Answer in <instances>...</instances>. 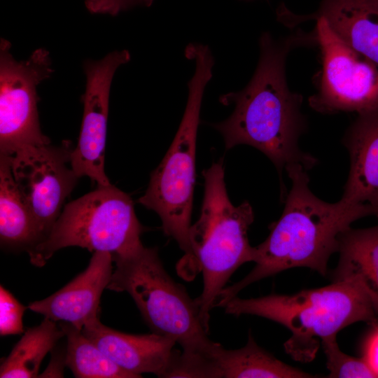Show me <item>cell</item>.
I'll return each mask as SVG.
<instances>
[{"instance_id":"obj_1","label":"cell","mask_w":378,"mask_h":378,"mask_svg":"<svg viewBox=\"0 0 378 378\" xmlns=\"http://www.w3.org/2000/svg\"><path fill=\"white\" fill-rule=\"evenodd\" d=\"M309 45L314 46L312 31L299 30L277 38L262 32L251 79L241 90L219 97L223 105H234L232 113L211 125L222 134L226 149L240 144L257 148L274 163L281 179L290 164H300L308 171L318 161L299 147L307 121L301 111L302 96L290 90L286 74L289 53Z\"/></svg>"},{"instance_id":"obj_2","label":"cell","mask_w":378,"mask_h":378,"mask_svg":"<svg viewBox=\"0 0 378 378\" xmlns=\"http://www.w3.org/2000/svg\"><path fill=\"white\" fill-rule=\"evenodd\" d=\"M291 181L280 218L273 223L266 239L254 246L251 271L242 279L226 286L215 307H221L254 282L295 267H307L326 276L330 256L338 252L340 237L351 224L378 209L342 198L329 203L317 197L309 187V178L300 164L285 169Z\"/></svg>"},{"instance_id":"obj_3","label":"cell","mask_w":378,"mask_h":378,"mask_svg":"<svg viewBox=\"0 0 378 378\" xmlns=\"http://www.w3.org/2000/svg\"><path fill=\"white\" fill-rule=\"evenodd\" d=\"M221 308L228 314L258 316L284 326L291 333L284 343L286 352L302 362L314 359L323 339L356 322H374L377 313L365 289L349 280L293 295H237Z\"/></svg>"},{"instance_id":"obj_4","label":"cell","mask_w":378,"mask_h":378,"mask_svg":"<svg viewBox=\"0 0 378 378\" xmlns=\"http://www.w3.org/2000/svg\"><path fill=\"white\" fill-rule=\"evenodd\" d=\"M204 195L199 219L189 232L190 262L202 273L203 289L195 298L202 323L209 331L210 312L220 293L241 265L253 262L254 246L248 230L254 220L253 208L245 201L232 204L226 190L221 160L202 172Z\"/></svg>"},{"instance_id":"obj_5","label":"cell","mask_w":378,"mask_h":378,"mask_svg":"<svg viewBox=\"0 0 378 378\" xmlns=\"http://www.w3.org/2000/svg\"><path fill=\"white\" fill-rule=\"evenodd\" d=\"M184 55L195 66L188 82L185 111L168 151L151 173L148 188L138 202L158 214L164 232L176 240L188 258L197 134L204 92L213 76L215 62L209 46L201 43H189Z\"/></svg>"},{"instance_id":"obj_6","label":"cell","mask_w":378,"mask_h":378,"mask_svg":"<svg viewBox=\"0 0 378 378\" xmlns=\"http://www.w3.org/2000/svg\"><path fill=\"white\" fill-rule=\"evenodd\" d=\"M112 258L107 289L127 293L153 332L171 338L186 355L216 357L223 346L209 338L195 300L167 273L156 248L142 245Z\"/></svg>"},{"instance_id":"obj_7","label":"cell","mask_w":378,"mask_h":378,"mask_svg":"<svg viewBox=\"0 0 378 378\" xmlns=\"http://www.w3.org/2000/svg\"><path fill=\"white\" fill-rule=\"evenodd\" d=\"M143 230L128 194L112 184L97 186L66 204L48 236L27 253L37 267L68 246L122 255L143 245Z\"/></svg>"},{"instance_id":"obj_8","label":"cell","mask_w":378,"mask_h":378,"mask_svg":"<svg viewBox=\"0 0 378 378\" xmlns=\"http://www.w3.org/2000/svg\"><path fill=\"white\" fill-rule=\"evenodd\" d=\"M316 21L321 69L315 76L317 91L308 99L310 107L323 114L377 109L378 66L342 41L323 18Z\"/></svg>"},{"instance_id":"obj_9","label":"cell","mask_w":378,"mask_h":378,"mask_svg":"<svg viewBox=\"0 0 378 378\" xmlns=\"http://www.w3.org/2000/svg\"><path fill=\"white\" fill-rule=\"evenodd\" d=\"M10 43L0 40V155L10 156L29 146L50 144L41 130L37 87L53 69L48 51L36 49L26 60L18 61Z\"/></svg>"},{"instance_id":"obj_10","label":"cell","mask_w":378,"mask_h":378,"mask_svg":"<svg viewBox=\"0 0 378 378\" xmlns=\"http://www.w3.org/2000/svg\"><path fill=\"white\" fill-rule=\"evenodd\" d=\"M71 152L69 142L63 141L60 146H25L8 156L13 179L34 216L41 241L50 232L78 178L68 167Z\"/></svg>"},{"instance_id":"obj_11","label":"cell","mask_w":378,"mask_h":378,"mask_svg":"<svg viewBox=\"0 0 378 378\" xmlns=\"http://www.w3.org/2000/svg\"><path fill=\"white\" fill-rule=\"evenodd\" d=\"M130 58V52L124 49L84 64L83 113L78 143L71 152L70 165L78 178L88 176L97 186L111 184L104 169L110 90L116 70Z\"/></svg>"},{"instance_id":"obj_12","label":"cell","mask_w":378,"mask_h":378,"mask_svg":"<svg viewBox=\"0 0 378 378\" xmlns=\"http://www.w3.org/2000/svg\"><path fill=\"white\" fill-rule=\"evenodd\" d=\"M113 262L111 253L94 252L83 272L52 295L31 302L28 309L44 318L68 323L82 330L99 319L100 298L110 282Z\"/></svg>"},{"instance_id":"obj_13","label":"cell","mask_w":378,"mask_h":378,"mask_svg":"<svg viewBox=\"0 0 378 378\" xmlns=\"http://www.w3.org/2000/svg\"><path fill=\"white\" fill-rule=\"evenodd\" d=\"M323 18L332 31L352 49L378 66V0H321L317 10L295 14L284 4L277 19L288 27Z\"/></svg>"},{"instance_id":"obj_14","label":"cell","mask_w":378,"mask_h":378,"mask_svg":"<svg viewBox=\"0 0 378 378\" xmlns=\"http://www.w3.org/2000/svg\"><path fill=\"white\" fill-rule=\"evenodd\" d=\"M82 332L118 366L136 377L143 373L165 377L176 352V342L171 338L155 332H122L99 319L83 327Z\"/></svg>"},{"instance_id":"obj_15","label":"cell","mask_w":378,"mask_h":378,"mask_svg":"<svg viewBox=\"0 0 378 378\" xmlns=\"http://www.w3.org/2000/svg\"><path fill=\"white\" fill-rule=\"evenodd\" d=\"M342 142L350 169L342 198L378 209V108L358 114Z\"/></svg>"},{"instance_id":"obj_16","label":"cell","mask_w":378,"mask_h":378,"mask_svg":"<svg viewBox=\"0 0 378 378\" xmlns=\"http://www.w3.org/2000/svg\"><path fill=\"white\" fill-rule=\"evenodd\" d=\"M339 261L333 281L358 282L378 313V225L349 228L340 237Z\"/></svg>"},{"instance_id":"obj_17","label":"cell","mask_w":378,"mask_h":378,"mask_svg":"<svg viewBox=\"0 0 378 378\" xmlns=\"http://www.w3.org/2000/svg\"><path fill=\"white\" fill-rule=\"evenodd\" d=\"M42 238L13 179L9 157L0 155V241L2 246L32 248Z\"/></svg>"},{"instance_id":"obj_18","label":"cell","mask_w":378,"mask_h":378,"mask_svg":"<svg viewBox=\"0 0 378 378\" xmlns=\"http://www.w3.org/2000/svg\"><path fill=\"white\" fill-rule=\"evenodd\" d=\"M219 378H312L314 374L290 366L274 357L250 333L244 346L220 350L216 358Z\"/></svg>"},{"instance_id":"obj_19","label":"cell","mask_w":378,"mask_h":378,"mask_svg":"<svg viewBox=\"0 0 378 378\" xmlns=\"http://www.w3.org/2000/svg\"><path fill=\"white\" fill-rule=\"evenodd\" d=\"M65 336L55 321L47 318L37 326L27 329L0 366L1 378L38 377L40 365L57 342Z\"/></svg>"},{"instance_id":"obj_20","label":"cell","mask_w":378,"mask_h":378,"mask_svg":"<svg viewBox=\"0 0 378 378\" xmlns=\"http://www.w3.org/2000/svg\"><path fill=\"white\" fill-rule=\"evenodd\" d=\"M67 339L66 365L79 378H137L111 360L82 330L60 322Z\"/></svg>"},{"instance_id":"obj_21","label":"cell","mask_w":378,"mask_h":378,"mask_svg":"<svg viewBox=\"0 0 378 378\" xmlns=\"http://www.w3.org/2000/svg\"><path fill=\"white\" fill-rule=\"evenodd\" d=\"M337 335L322 340L326 367L330 378H378V374L364 358H357L344 353L339 347Z\"/></svg>"},{"instance_id":"obj_22","label":"cell","mask_w":378,"mask_h":378,"mask_svg":"<svg viewBox=\"0 0 378 378\" xmlns=\"http://www.w3.org/2000/svg\"><path fill=\"white\" fill-rule=\"evenodd\" d=\"M27 308L6 290L0 286V335L6 336L24 332L22 316Z\"/></svg>"},{"instance_id":"obj_23","label":"cell","mask_w":378,"mask_h":378,"mask_svg":"<svg viewBox=\"0 0 378 378\" xmlns=\"http://www.w3.org/2000/svg\"><path fill=\"white\" fill-rule=\"evenodd\" d=\"M154 0H85L87 9L97 14L115 16L136 6L148 7Z\"/></svg>"},{"instance_id":"obj_24","label":"cell","mask_w":378,"mask_h":378,"mask_svg":"<svg viewBox=\"0 0 378 378\" xmlns=\"http://www.w3.org/2000/svg\"><path fill=\"white\" fill-rule=\"evenodd\" d=\"M364 358L378 374V328L368 339Z\"/></svg>"},{"instance_id":"obj_25","label":"cell","mask_w":378,"mask_h":378,"mask_svg":"<svg viewBox=\"0 0 378 378\" xmlns=\"http://www.w3.org/2000/svg\"><path fill=\"white\" fill-rule=\"evenodd\" d=\"M66 365L65 354L57 353L52 356L49 366L41 377H63V368Z\"/></svg>"},{"instance_id":"obj_26","label":"cell","mask_w":378,"mask_h":378,"mask_svg":"<svg viewBox=\"0 0 378 378\" xmlns=\"http://www.w3.org/2000/svg\"><path fill=\"white\" fill-rule=\"evenodd\" d=\"M241 1H251V0H241Z\"/></svg>"}]
</instances>
